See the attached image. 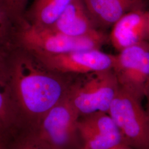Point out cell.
<instances>
[{
    "mask_svg": "<svg viewBox=\"0 0 149 149\" xmlns=\"http://www.w3.org/2000/svg\"><path fill=\"white\" fill-rule=\"evenodd\" d=\"M5 61L22 122H27L32 128L66 96L74 76L49 69L21 47L8 54Z\"/></svg>",
    "mask_w": 149,
    "mask_h": 149,
    "instance_id": "1",
    "label": "cell"
},
{
    "mask_svg": "<svg viewBox=\"0 0 149 149\" xmlns=\"http://www.w3.org/2000/svg\"><path fill=\"white\" fill-rule=\"evenodd\" d=\"M79 117L66 96L49 110L23 139L44 149H81L78 145Z\"/></svg>",
    "mask_w": 149,
    "mask_h": 149,
    "instance_id": "2",
    "label": "cell"
},
{
    "mask_svg": "<svg viewBox=\"0 0 149 149\" xmlns=\"http://www.w3.org/2000/svg\"><path fill=\"white\" fill-rule=\"evenodd\" d=\"M109 39L106 34L97 29L91 34L71 37L51 28H37L22 22L18 33V47L36 53H66L75 51L100 49Z\"/></svg>",
    "mask_w": 149,
    "mask_h": 149,
    "instance_id": "3",
    "label": "cell"
},
{
    "mask_svg": "<svg viewBox=\"0 0 149 149\" xmlns=\"http://www.w3.org/2000/svg\"><path fill=\"white\" fill-rule=\"evenodd\" d=\"M119 85L113 69L75 75L66 95L79 116L107 113Z\"/></svg>",
    "mask_w": 149,
    "mask_h": 149,
    "instance_id": "4",
    "label": "cell"
},
{
    "mask_svg": "<svg viewBox=\"0 0 149 149\" xmlns=\"http://www.w3.org/2000/svg\"><path fill=\"white\" fill-rule=\"evenodd\" d=\"M107 113L122 135L125 145L149 149V131L141 100L119 86Z\"/></svg>",
    "mask_w": 149,
    "mask_h": 149,
    "instance_id": "5",
    "label": "cell"
},
{
    "mask_svg": "<svg viewBox=\"0 0 149 149\" xmlns=\"http://www.w3.org/2000/svg\"><path fill=\"white\" fill-rule=\"evenodd\" d=\"M112 69L119 86L141 101L149 91V42L119 52Z\"/></svg>",
    "mask_w": 149,
    "mask_h": 149,
    "instance_id": "6",
    "label": "cell"
},
{
    "mask_svg": "<svg viewBox=\"0 0 149 149\" xmlns=\"http://www.w3.org/2000/svg\"><path fill=\"white\" fill-rule=\"evenodd\" d=\"M32 53L49 69L70 76L112 69L115 61L114 55L106 53L100 49L58 54Z\"/></svg>",
    "mask_w": 149,
    "mask_h": 149,
    "instance_id": "7",
    "label": "cell"
},
{
    "mask_svg": "<svg viewBox=\"0 0 149 149\" xmlns=\"http://www.w3.org/2000/svg\"><path fill=\"white\" fill-rule=\"evenodd\" d=\"M77 129L81 149H116L125 145L117 125L106 112L80 116Z\"/></svg>",
    "mask_w": 149,
    "mask_h": 149,
    "instance_id": "8",
    "label": "cell"
},
{
    "mask_svg": "<svg viewBox=\"0 0 149 149\" xmlns=\"http://www.w3.org/2000/svg\"><path fill=\"white\" fill-rule=\"evenodd\" d=\"M148 11H130L122 16L112 26L108 38L119 52L139 43L149 42Z\"/></svg>",
    "mask_w": 149,
    "mask_h": 149,
    "instance_id": "9",
    "label": "cell"
},
{
    "mask_svg": "<svg viewBox=\"0 0 149 149\" xmlns=\"http://www.w3.org/2000/svg\"><path fill=\"white\" fill-rule=\"evenodd\" d=\"M97 28L112 27L130 11L146 10L149 0H82Z\"/></svg>",
    "mask_w": 149,
    "mask_h": 149,
    "instance_id": "10",
    "label": "cell"
},
{
    "mask_svg": "<svg viewBox=\"0 0 149 149\" xmlns=\"http://www.w3.org/2000/svg\"><path fill=\"white\" fill-rule=\"evenodd\" d=\"M49 28L71 37L84 36L99 29L92 21L82 0H72Z\"/></svg>",
    "mask_w": 149,
    "mask_h": 149,
    "instance_id": "11",
    "label": "cell"
},
{
    "mask_svg": "<svg viewBox=\"0 0 149 149\" xmlns=\"http://www.w3.org/2000/svg\"><path fill=\"white\" fill-rule=\"evenodd\" d=\"M5 56H0V135L3 137L22 123L13 95Z\"/></svg>",
    "mask_w": 149,
    "mask_h": 149,
    "instance_id": "12",
    "label": "cell"
},
{
    "mask_svg": "<svg viewBox=\"0 0 149 149\" xmlns=\"http://www.w3.org/2000/svg\"><path fill=\"white\" fill-rule=\"evenodd\" d=\"M72 0H34L26 10L24 18L31 25L37 28H49Z\"/></svg>",
    "mask_w": 149,
    "mask_h": 149,
    "instance_id": "13",
    "label": "cell"
},
{
    "mask_svg": "<svg viewBox=\"0 0 149 149\" xmlns=\"http://www.w3.org/2000/svg\"><path fill=\"white\" fill-rule=\"evenodd\" d=\"M0 7V56H5L18 47V33L22 22Z\"/></svg>",
    "mask_w": 149,
    "mask_h": 149,
    "instance_id": "14",
    "label": "cell"
},
{
    "mask_svg": "<svg viewBox=\"0 0 149 149\" xmlns=\"http://www.w3.org/2000/svg\"><path fill=\"white\" fill-rule=\"evenodd\" d=\"M29 0H0V7L11 15L22 19L27 10Z\"/></svg>",
    "mask_w": 149,
    "mask_h": 149,
    "instance_id": "15",
    "label": "cell"
},
{
    "mask_svg": "<svg viewBox=\"0 0 149 149\" xmlns=\"http://www.w3.org/2000/svg\"><path fill=\"white\" fill-rule=\"evenodd\" d=\"M12 149H44L32 144L24 139H22L16 143Z\"/></svg>",
    "mask_w": 149,
    "mask_h": 149,
    "instance_id": "16",
    "label": "cell"
},
{
    "mask_svg": "<svg viewBox=\"0 0 149 149\" xmlns=\"http://www.w3.org/2000/svg\"><path fill=\"white\" fill-rule=\"evenodd\" d=\"M147 100V103H146V108L145 109V112L146 114L147 117V120H148V128H149V91L147 93L146 96H145Z\"/></svg>",
    "mask_w": 149,
    "mask_h": 149,
    "instance_id": "17",
    "label": "cell"
},
{
    "mask_svg": "<svg viewBox=\"0 0 149 149\" xmlns=\"http://www.w3.org/2000/svg\"><path fill=\"white\" fill-rule=\"evenodd\" d=\"M0 149H6L5 144L3 141V137L0 135Z\"/></svg>",
    "mask_w": 149,
    "mask_h": 149,
    "instance_id": "18",
    "label": "cell"
},
{
    "mask_svg": "<svg viewBox=\"0 0 149 149\" xmlns=\"http://www.w3.org/2000/svg\"><path fill=\"white\" fill-rule=\"evenodd\" d=\"M148 24H149V11H148Z\"/></svg>",
    "mask_w": 149,
    "mask_h": 149,
    "instance_id": "19",
    "label": "cell"
}]
</instances>
